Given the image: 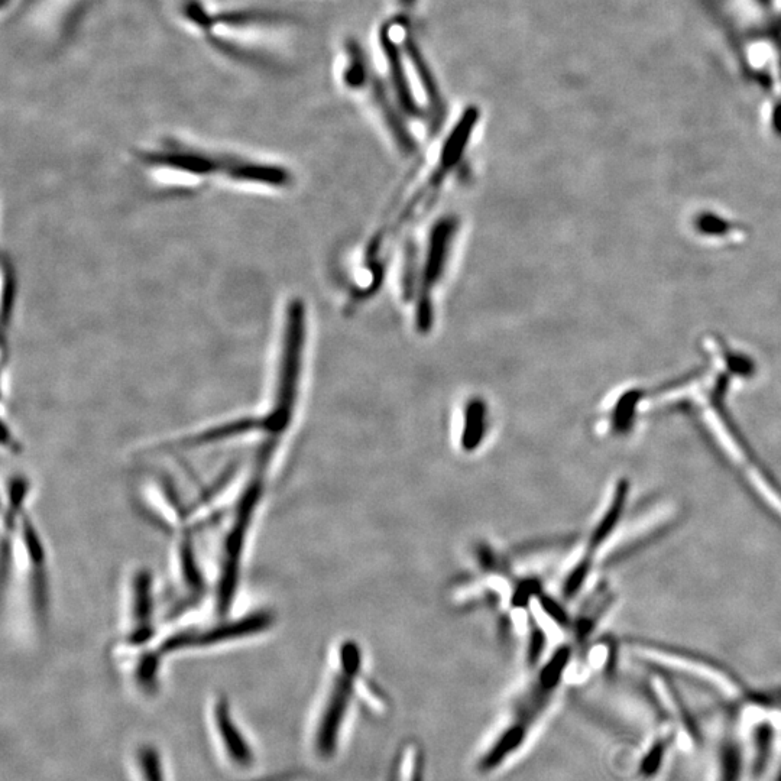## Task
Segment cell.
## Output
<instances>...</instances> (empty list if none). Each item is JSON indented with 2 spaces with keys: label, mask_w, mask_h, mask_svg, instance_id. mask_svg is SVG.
I'll return each instance as SVG.
<instances>
[{
  "label": "cell",
  "mask_w": 781,
  "mask_h": 781,
  "mask_svg": "<svg viewBox=\"0 0 781 781\" xmlns=\"http://www.w3.org/2000/svg\"><path fill=\"white\" fill-rule=\"evenodd\" d=\"M592 557V553L586 552L583 554L582 559L576 563V566L567 573L562 585V593L566 599L575 598L580 589L583 588V585H585L589 572H591Z\"/></svg>",
  "instance_id": "9c48e42d"
},
{
  "label": "cell",
  "mask_w": 781,
  "mask_h": 781,
  "mask_svg": "<svg viewBox=\"0 0 781 781\" xmlns=\"http://www.w3.org/2000/svg\"><path fill=\"white\" fill-rule=\"evenodd\" d=\"M541 593V583L536 579H524L518 583L514 593H512V606L515 608H526L533 598H539Z\"/></svg>",
  "instance_id": "8fae6325"
},
{
  "label": "cell",
  "mask_w": 781,
  "mask_h": 781,
  "mask_svg": "<svg viewBox=\"0 0 781 781\" xmlns=\"http://www.w3.org/2000/svg\"><path fill=\"white\" fill-rule=\"evenodd\" d=\"M132 160L155 189L173 196L213 190L277 194L290 190L296 180L291 168L267 155L178 135L138 145Z\"/></svg>",
  "instance_id": "6da1fadb"
},
{
  "label": "cell",
  "mask_w": 781,
  "mask_h": 781,
  "mask_svg": "<svg viewBox=\"0 0 781 781\" xmlns=\"http://www.w3.org/2000/svg\"><path fill=\"white\" fill-rule=\"evenodd\" d=\"M460 446L466 453L476 452L484 443L488 426V407L481 398H472L465 408Z\"/></svg>",
  "instance_id": "52a82bcc"
},
{
  "label": "cell",
  "mask_w": 781,
  "mask_h": 781,
  "mask_svg": "<svg viewBox=\"0 0 781 781\" xmlns=\"http://www.w3.org/2000/svg\"><path fill=\"white\" fill-rule=\"evenodd\" d=\"M274 627V617L268 611H255L242 617L232 614L217 617L209 624L183 625L160 635L157 643L138 654L135 677L145 686H157L162 661L187 651L209 650L226 644L238 643L246 638L268 633Z\"/></svg>",
  "instance_id": "7a4b0ae2"
},
{
  "label": "cell",
  "mask_w": 781,
  "mask_h": 781,
  "mask_svg": "<svg viewBox=\"0 0 781 781\" xmlns=\"http://www.w3.org/2000/svg\"><path fill=\"white\" fill-rule=\"evenodd\" d=\"M546 644V633L536 625L531 630L530 640H528L527 661L530 666H536L539 663L541 657H543L544 650H546Z\"/></svg>",
  "instance_id": "4fadbf2b"
},
{
  "label": "cell",
  "mask_w": 781,
  "mask_h": 781,
  "mask_svg": "<svg viewBox=\"0 0 781 781\" xmlns=\"http://www.w3.org/2000/svg\"><path fill=\"white\" fill-rule=\"evenodd\" d=\"M384 50L387 53L388 63H390L392 81H394L395 90H397L398 100L404 106L405 112L410 113L411 116H420V109L414 102L410 86H408L407 79H405L403 61H401L395 44L392 45L387 34H384Z\"/></svg>",
  "instance_id": "ba28073f"
},
{
  "label": "cell",
  "mask_w": 781,
  "mask_h": 781,
  "mask_svg": "<svg viewBox=\"0 0 781 781\" xmlns=\"http://www.w3.org/2000/svg\"><path fill=\"white\" fill-rule=\"evenodd\" d=\"M537 601H539L540 608L543 609L544 614H546L550 620L556 622L559 627H569V614H567L566 609L563 608L562 604H559L556 599L541 592Z\"/></svg>",
  "instance_id": "7c38bea8"
},
{
  "label": "cell",
  "mask_w": 781,
  "mask_h": 781,
  "mask_svg": "<svg viewBox=\"0 0 781 781\" xmlns=\"http://www.w3.org/2000/svg\"><path fill=\"white\" fill-rule=\"evenodd\" d=\"M456 229H458V220L455 217H443L430 233L426 261H424L420 287H418L417 324L418 329L424 332L430 330L433 323L431 293L446 270L450 245L455 238Z\"/></svg>",
  "instance_id": "5b68a950"
},
{
  "label": "cell",
  "mask_w": 781,
  "mask_h": 781,
  "mask_svg": "<svg viewBox=\"0 0 781 781\" xmlns=\"http://www.w3.org/2000/svg\"><path fill=\"white\" fill-rule=\"evenodd\" d=\"M154 576L148 569H138L129 579L125 625L118 648L141 654L149 650L158 637L157 602Z\"/></svg>",
  "instance_id": "277c9868"
},
{
  "label": "cell",
  "mask_w": 781,
  "mask_h": 781,
  "mask_svg": "<svg viewBox=\"0 0 781 781\" xmlns=\"http://www.w3.org/2000/svg\"><path fill=\"white\" fill-rule=\"evenodd\" d=\"M392 781H421V771L416 767H401L394 771Z\"/></svg>",
  "instance_id": "2e32d148"
},
{
  "label": "cell",
  "mask_w": 781,
  "mask_h": 781,
  "mask_svg": "<svg viewBox=\"0 0 781 781\" xmlns=\"http://www.w3.org/2000/svg\"><path fill=\"white\" fill-rule=\"evenodd\" d=\"M738 776V757L737 751L729 750L727 760H725L724 781H737Z\"/></svg>",
  "instance_id": "9a60e30c"
},
{
  "label": "cell",
  "mask_w": 781,
  "mask_h": 781,
  "mask_svg": "<svg viewBox=\"0 0 781 781\" xmlns=\"http://www.w3.org/2000/svg\"><path fill=\"white\" fill-rule=\"evenodd\" d=\"M401 2H403L404 6H413L416 0H401Z\"/></svg>",
  "instance_id": "e0dca14e"
},
{
  "label": "cell",
  "mask_w": 781,
  "mask_h": 781,
  "mask_svg": "<svg viewBox=\"0 0 781 781\" xmlns=\"http://www.w3.org/2000/svg\"><path fill=\"white\" fill-rule=\"evenodd\" d=\"M664 754V745L663 744H657L654 745L653 748H651L650 753H648L646 760L643 761V771L647 774V776H651V774L656 773L657 770H659L661 758H663Z\"/></svg>",
  "instance_id": "5bb4252c"
},
{
  "label": "cell",
  "mask_w": 781,
  "mask_h": 781,
  "mask_svg": "<svg viewBox=\"0 0 781 781\" xmlns=\"http://www.w3.org/2000/svg\"><path fill=\"white\" fill-rule=\"evenodd\" d=\"M361 669V647L355 641H345L339 648V669L333 677L316 732V750L322 758L333 757L339 747Z\"/></svg>",
  "instance_id": "3957f363"
},
{
  "label": "cell",
  "mask_w": 781,
  "mask_h": 781,
  "mask_svg": "<svg viewBox=\"0 0 781 781\" xmlns=\"http://www.w3.org/2000/svg\"><path fill=\"white\" fill-rule=\"evenodd\" d=\"M215 724L229 757L239 766H249L254 761L251 747L246 742L245 737L239 731L238 725L233 721L230 714L229 703L226 699H217L215 703Z\"/></svg>",
  "instance_id": "8992f818"
},
{
  "label": "cell",
  "mask_w": 781,
  "mask_h": 781,
  "mask_svg": "<svg viewBox=\"0 0 781 781\" xmlns=\"http://www.w3.org/2000/svg\"><path fill=\"white\" fill-rule=\"evenodd\" d=\"M139 761H141V770L142 774H144V781H164L160 755H158L155 748H142L141 753H139Z\"/></svg>",
  "instance_id": "30bf717a"
}]
</instances>
